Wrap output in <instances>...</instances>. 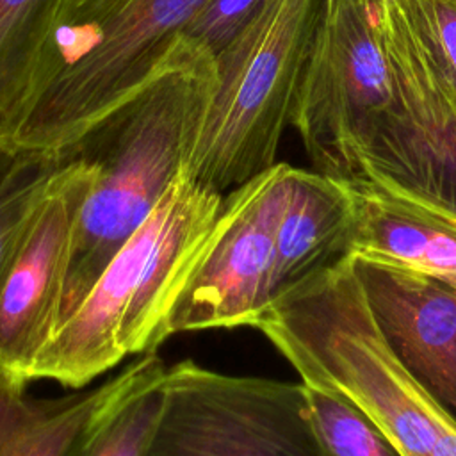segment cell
I'll return each instance as SVG.
<instances>
[{
  "label": "cell",
  "mask_w": 456,
  "mask_h": 456,
  "mask_svg": "<svg viewBox=\"0 0 456 456\" xmlns=\"http://www.w3.org/2000/svg\"><path fill=\"white\" fill-rule=\"evenodd\" d=\"M214 84V55L180 36L128 100L57 155L94 173L73 228L57 330L182 169Z\"/></svg>",
  "instance_id": "1"
},
{
  "label": "cell",
  "mask_w": 456,
  "mask_h": 456,
  "mask_svg": "<svg viewBox=\"0 0 456 456\" xmlns=\"http://www.w3.org/2000/svg\"><path fill=\"white\" fill-rule=\"evenodd\" d=\"M223 194L183 167L39 353L30 379L80 388L128 354L153 353L166 319L223 208Z\"/></svg>",
  "instance_id": "2"
},
{
  "label": "cell",
  "mask_w": 456,
  "mask_h": 456,
  "mask_svg": "<svg viewBox=\"0 0 456 456\" xmlns=\"http://www.w3.org/2000/svg\"><path fill=\"white\" fill-rule=\"evenodd\" d=\"M255 328L303 383L353 401L404 456H456V424L383 342L349 256L285 290Z\"/></svg>",
  "instance_id": "3"
},
{
  "label": "cell",
  "mask_w": 456,
  "mask_h": 456,
  "mask_svg": "<svg viewBox=\"0 0 456 456\" xmlns=\"http://www.w3.org/2000/svg\"><path fill=\"white\" fill-rule=\"evenodd\" d=\"M207 0H62L16 151L61 155L128 100Z\"/></svg>",
  "instance_id": "4"
},
{
  "label": "cell",
  "mask_w": 456,
  "mask_h": 456,
  "mask_svg": "<svg viewBox=\"0 0 456 456\" xmlns=\"http://www.w3.org/2000/svg\"><path fill=\"white\" fill-rule=\"evenodd\" d=\"M324 0H267L214 55L216 84L183 171L224 196L276 164Z\"/></svg>",
  "instance_id": "5"
},
{
  "label": "cell",
  "mask_w": 456,
  "mask_h": 456,
  "mask_svg": "<svg viewBox=\"0 0 456 456\" xmlns=\"http://www.w3.org/2000/svg\"><path fill=\"white\" fill-rule=\"evenodd\" d=\"M142 456H326L305 385L232 376L182 360L166 369Z\"/></svg>",
  "instance_id": "6"
},
{
  "label": "cell",
  "mask_w": 456,
  "mask_h": 456,
  "mask_svg": "<svg viewBox=\"0 0 456 456\" xmlns=\"http://www.w3.org/2000/svg\"><path fill=\"white\" fill-rule=\"evenodd\" d=\"M378 0H324L290 125L315 171L346 182L356 153L395 107L374 23Z\"/></svg>",
  "instance_id": "7"
},
{
  "label": "cell",
  "mask_w": 456,
  "mask_h": 456,
  "mask_svg": "<svg viewBox=\"0 0 456 456\" xmlns=\"http://www.w3.org/2000/svg\"><path fill=\"white\" fill-rule=\"evenodd\" d=\"M374 23L395 107L356 153L346 182H367L456 217V109L426 68L395 0H378Z\"/></svg>",
  "instance_id": "8"
},
{
  "label": "cell",
  "mask_w": 456,
  "mask_h": 456,
  "mask_svg": "<svg viewBox=\"0 0 456 456\" xmlns=\"http://www.w3.org/2000/svg\"><path fill=\"white\" fill-rule=\"evenodd\" d=\"M283 162L232 189L166 319V337L256 326L278 297L274 224Z\"/></svg>",
  "instance_id": "9"
},
{
  "label": "cell",
  "mask_w": 456,
  "mask_h": 456,
  "mask_svg": "<svg viewBox=\"0 0 456 456\" xmlns=\"http://www.w3.org/2000/svg\"><path fill=\"white\" fill-rule=\"evenodd\" d=\"M93 176L84 160L59 159L0 287V363L28 379L57 330L73 228Z\"/></svg>",
  "instance_id": "10"
},
{
  "label": "cell",
  "mask_w": 456,
  "mask_h": 456,
  "mask_svg": "<svg viewBox=\"0 0 456 456\" xmlns=\"http://www.w3.org/2000/svg\"><path fill=\"white\" fill-rule=\"evenodd\" d=\"M383 342L456 424V274L349 255Z\"/></svg>",
  "instance_id": "11"
},
{
  "label": "cell",
  "mask_w": 456,
  "mask_h": 456,
  "mask_svg": "<svg viewBox=\"0 0 456 456\" xmlns=\"http://www.w3.org/2000/svg\"><path fill=\"white\" fill-rule=\"evenodd\" d=\"M351 223V192L344 182L283 162L274 224L278 297L347 256Z\"/></svg>",
  "instance_id": "12"
},
{
  "label": "cell",
  "mask_w": 456,
  "mask_h": 456,
  "mask_svg": "<svg viewBox=\"0 0 456 456\" xmlns=\"http://www.w3.org/2000/svg\"><path fill=\"white\" fill-rule=\"evenodd\" d=\"M353 223L347 256L456 274V217L367 182H344Z\"/></svg>",
  "instance_id": "13"
},
{
  "label": "cell",
  "mask_w": 456,
  "mask_h": 456,
  "mask_svg": "<svg viewBox=\"0 0 456 456\" xmlns=\"http://www.w3.org/2000/svg\"><path fill=\"white\" fill-rule=\"evenodd\" d=\"M123 374L61 399L27 395L28 378L0 363V456H64Z\"/></svg>",
  "instance_id": "14"
},
{
  "label": "cell",
  "mask_w": 456,
  "mask_h": 456,
  "mask_svg": "<svg viewBox=\"0 0 456 456\" xmlns=\"http://www.w3.org/2000/svg\"><path fill=\"white\" fill-rule=\"evenodd\" d=\"M62 0H0V150L16 151Z\"/></svg>",
  "instance_id": "15"
},
{
  "label": "cell",
  "mask_w": 456,
  "mask_h": 456,
  "mask_svg": "<svg viewBox=\"0 0 456 456\" xmlns=\"http://www.w3.org/2000/svg\"><path fill=\"white\" fill-rule=\"evenodd\" d=\"M166 369L155 351L125 367L119 387L87 420L64 456H142L160 410Z\"/></svg>",
  "instance_id": "16"
},
{
  "label": "cell",
  "mask_w": 456,
  "mask_h": 456,
  "mask_svg": "<svg viewBox=\"0 0 456 456\" xmlns=\"http://www.w3.org/2000/svg\"><path fill=\"white\" fill-rule=\"evenodd\" d=\"M303 385L310 419L326 456H404L353 401L328 388Z\"/></svg>",
  "instance_id": "17"
},
{
  "label": "cell",
  "mask_w": 456,
  "mask_h": 456,
  "mask_svg": "<svg viewBox=\"0 0 456 456\" xmlns=\"http://www.w3.org/2000/svg\"><path fill=\"white\" fill-rule=\"evenodd\" d=\"M57 167V155L21 151L0 185V287Z\"/></svg>",
  "instance_id": "18"
},
{
  "label": "cell",
  "mask_w": 456,
  "mask_h": 456,
  "mask_svg": "<svg viewBox=\"0 0 456 456\" xmlns=\"http://www.w3.org/2000/svg\"><path fill=\"white\" fill-rule=\"evenodd\" d=\"M431 77L456 109V0H395Z\"/></svg>",
  "instance_id": "19"
},
{
  "label": "cell",
  "mask_w": 456,
  "mask_h": 456,
  "mask_svg": "<svg viewBox=\"0 0 456 456\" xmlns=\"http://www.w3.org/2000/svg\"><path fill=\"white\" fill-rule=\"evenodd\" d=\"M267 0H207L182 37L216 55L264 7Z\"/></svg>",
  "instance_id": "20"
},
{
  "label": "cell",
  "mask_w": 456,
  "mask_h": 456,
  "mask_svg": "<svg viewBox=\"0 0 456 456\" xmlns=\"http://www.w3.org/2000/svg\"><path fill=\"white\" fill-rule=\"evenodd\" d=\"M21 151H7V150H0V185L5 182V178L11 175V171L14 169L18 159H20Z\"/></svg>",
  "instance_id": "21"
}]
</instances>
